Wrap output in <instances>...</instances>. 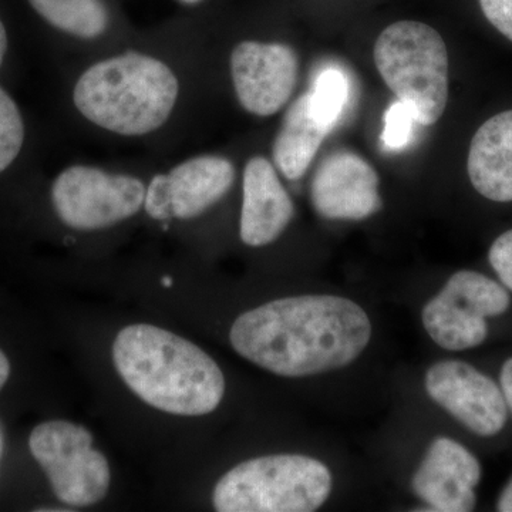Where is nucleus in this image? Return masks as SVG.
I'll list each match as a JSON object with an SVG mask.
<instances>
[{"label": "nucleus", "mask_w": 512, "mask_h": 512, "mask_svg": "<svg viewBox=\"0 0 512 512\" xmlns=\"http://www.w3.org/2000/svg\"><path fill=\"white\" fill-rule=\"evenodd\" d=\"M0 450H2V440H0Z\"/></svg>", "instance_id": "nucleus-29"}, {"label": "nucleus", "mask_w": 512, "mask_h": 512, "mask_svg": "<svg viewBox=\"0 0 512 512\" xmlns=\"http://www.w3.org/2000/svg\"><path fill=\"white\" fill-rule=\"evenodd\" d=\"M375 63L390 90L416 111L421 126H433L448 100L446 43L426 23L402 20L377 37Z\"/></svg>", "instance_id": "nucleus-5"}, {"label": "nucleus", "mask_w": 512, "mask_h": 512, "mask_svg": "<svg viewBox=\"0 0 512 512\" xmlns=\"http://www.w3.org/2000/svg\"><path fill=\"white\" fill-rule=\"evenodd\" d=\"M167 177L173 217L192 220L228 194L237 171L228 158L204 154L175 165Z\"/></svg>", "instance_id": "nucleus-14"}, {"label": "nucleus", "mask_w": 512, "mask_h": 512, "mask_svg": "<svg viewBox=\"0 0 512 512\" xmlns=\"http://www.w3.org/2000/svg\"><path fill=\"white\" fill-rule=\"evenodd\" d=\"M332 474L322 461L301 454L252 458L218 481V512H312L328 500Z\"/></svg>", "instance_id": "nucleus-4"}, {"label": "nucleus", "mask_w": 512, "mask_h": 512, "mask_svg": "<svg viewBox=\"0 0 512 512\" xmlns=\"http://www.w3.org/2000/svg\"><path fill=\"white\" fill-rule=\"evenodd\" d=\"M25 143V124L18 104L0 87V173L19 157Z\"/></svg>", "instance_id": "nucleus-19"}, {"label": "nucleus", "mask_w": 512, "mask_h": 512, "mask_svg": "<svg viewBox=\"0 0 512 512\" xmlns=\"http://www.w3.org/2000/svg\"><path fill=\"white\" fill-rule=\"evenodd\" d=\"M497 508L501 512H512V478L507 487L504 488L503 494L498 500Z\"/></svg>", "instance_id": "nucleus-25"}, {"label": "nucleus", "mask_w": 512, "mask_h": 512, "mask_svg": "<svg viewBox=\"0 0 512 512\" xmlns=\"http://www.w3.org/2000/svg\"><path fill=\"white\" fill-rule=\"evenodd\" d=\"M239 235L248 247L259 248L281 237L295 215L292 198L285 190L275 165L265 157L248 160L242 180Z\"/></svg>", "instance_id": "nucleus-13"}, {"label": "nucleus", "mask_w": 512, "mask_h": 512, "mask_svg": "<svg viewBox=\"0 0 512 512\" xmlns=\"http://www.w3.org/2000/svg\"><path fill=\"white\" fill-rule=\"evenodd\" d=\"M330 131L313 116L309 93L302 94L286 111L272 146L274 165L288 180L303 177Z\"/></svg>", "instance_id": "nucleus-16"}, {"label": "nucleus", "mask_w": 512, "mask_h": 512, "mask_svg": "<svg viewBox=\"0 0 512 512\" xmlns=\"http://www.w3.org/2000/svg\"><path fill=\"white\" fill-rule=\"evenodd\" d=\"M426 390L451 416L478 436L491 437L504 429L507 403L494 380L458 360L436 363L426 376Z\"/></svg>", "instance_id": "nucleus-10"}, {"label": "nucleus", "mask_w": 512, "mask_h": 512, "mask_svg": "<svg viewBox=\"0 0 512 512\" xmlns=\"http://www.w3.org/2000/svg\"><path fill=\"white\" fill-rule=\"evenodd\" d=\"M10 376V363L5 353L0 350V390L3 389Z\"/></svg>", "instance_id": "nucleus-26"}, {"label": "nucleus", "mask_w": 512, "mask_h": 512, "mask_svg": "<svg viewBox=\"0 0 512 512\" xmlns=\"http://www.w3.org/2000/svg\"><path fill=\"white\" fill-rule=\"evenodd\" d=\"M481 466L466 447L439 437L413 477L414 494L440 512H467L476 507Z\"/></svg>", "instance_id": "nucleus-12"}, {"label": "nucleus", "mask_w": 512, "mask_h": 512, "mask_svg": "<svg viewBox=\"0 0 512 512\" xmlns=\"http://www.w3.org/2000/svg\"><path fill=\"white\" fill-rule=\"evenodd\" d=\"M181 3H185V5H195V3H200L201 0H180Z\"/></svg>", "instance_id": "nucleus-28"}, {"label": "nucleus", "mask_w": 512, "mask_h": 512, "mask_svg": "<svg viewBox=\"0 0 512 512\" xmlns=\"http://www.w3.org/2000/svg\"><path fill=\"white\" fill-rule=\"evenodd\" d=\"M471 184L495 202L512 201V110L485 121L471 141L467 161Z\"/></svg>", "instance_id": "nucleus-15"}, {"label": "nucleus", "mask_w": 512, "mask_h": 512, "mask_svg": "<svg viewBox=\"0 0 512 512\" xmlns=\"http://www.w3.org/2000/svg\"><path fill=\"white\" fill-rule=\"evenodd\" d=\"M146 188L133 175L77 164L57 175L52 202L57 217L67 227L99 231L136 215L144 205Z\"/></svg>", "instance_id": "nucleus-7"}, {"label": "nucleus", "mask_w": 512, "mask_h": 512, "mask_svg": "<svg viewBox=\"0 0 512 512\" xmlns=\"http://www.w3.org/2000/svg\"><path fill=\"white\" fill-rule=\"evenodd\" d=\"M488 258L501 282L512 291V229L495 239Z\"/></svg>", "instance_id": "nucleus-22"}, {"label": "nucleus", "mask_w": 512, "mask_h": 512, "mask_svg": "<svg viewBox=\"0 0 512 512\" xmlns=\"http://www.w3.org/2000/svg\"><path fill=\"white\" fill-rule=\"evenodd\" d=\"M372 338L357 303L330 295L278 299L242 313L232 348L256 366L284 377L319 375L355 362Z\"/></svg>", "instance_id": "nucleus-1"}, {"label": "nucleus", "mask_w": 512, "mask_h": 512, "mask_svg": "<svg viewBox=\"0 0 512 512\" xmlns=\"http://www.w3.org/2000/svg\"><path fill=\"white\" fill-rule=\"evenodd\" d=\"M117 372L148 406L175 416H204L220 406L225 377L210 355L158 326L121 329L113 343Z\"/></svg>", "instance_id": "nucleus-2"}, {"label": "nucleus", "mask_w": 512, "mask_h": 512, "mask_svg": "<svg viewBox=\"0 0 512 512\" xmlns=\"http://www.w3.org/2000/svg\"><path fill=\"white\" fill-rule=\"evenodd\" d=\"M6 52H8V32H6L5 25L0 20V66L5 60Z\"/></svg>", "instance_id": "nucleus-27"}, {"label": "nucleus", "mask_w": 512, "mask_h": 512, "mask_svg": "<svg viewBox=\"0 0 512 512\" xmlns=\"http://www.w3.org/2000/svg\"><path fill=\"white\" fill-rule=\"evenodd\" d=\"M501 392H503L505 403L512 412V357L504 363L500 376Z\"/></svg>", "instance_id": "nucleus-24"}, {"label": "nucleus", "mask_w": 512, "mask_h": 512, "mask_svg": "<svg viewBox=\"0 0 512 512\" xmlns=\"http://www.w3.org/2000/svg\"><path fill=\"white\" fill-rule=\"evenodd\" d=\"M143 207L148 217L153 218V220H173V207H171L167 174L154 175L153 180L147 185Z\"/></svg>", "instance_id": "nucleus-21"}, {"label": "nucleus", "mask_w": 512, "mask_h": 512, "mask_svg": "<svg viewBox=\"0 0 512 512\" xmlns=\"http://www.w3.org/2000/svg\"><path fill=\"white\" fill-rule=\"evenodd\" d=\"M229 66L239 104L248 113L274 116L291 99L298 79L291 46L245 40L232 50Z\"/></svg>", "instance_id": "nucleus-9"}, {"label": "nucleus", "mask_w": 512, "mask_h": 512, "mask_svg": "<svg viewBox=\"0 0 512 512\" xmlns=\"http://www.w3.org/2000/svg\"><path fill=\"white\" fill-rule=\"evenodd\" d=\"M180 82L163 60L126 52L92 64L73 90L77 111L94 126L126 137L160 130L170 120Z\"/></svg>", "instance_id": "nucleus-3"}, {"label": "nucleus", "mask_w": 512, "mask_h": 512, "mask_svg": "<svg viewBox=\"0 0 512 512\" xmlns=\"http://www.w3.org/2000/svg\"><path fill=\"white\" fill-rule=\"evenodd\" d=\"M29 3L53 28L79 39H97L109 28V10L101 0H29Z\"/></svg>", "instance_id": "nucleus-17"}, {"label": "nucleus", "mask_w": 512, "mask_h": 512, "mask_svg": "<svg viewBox=\"0 0 512 512\" xmlns=\"http://www.w3.org/2000/svg\"><path fill=\"white\" fill-rule=\"evenodd\" d=\"M312 202L320 217L328 220H365L382 208L379 175L365 158L336 151L316 170Z\"/></svg>", "instance_id": "nucleus-11"}, {"label": "nucleus", "mask_w": 512, "mask_h": 512, "mask_svg": "<svg viewBox=\"0 0 512 512\" xmlns=\"http://www.w3.org/2000/svg\"><path fill=\"white\" fill-rule=\"evenodd\" d=\"M510 303L508 292L493 279L460 271L424 306L421 318L430 338L441 348L473 349L487 338V318L503 315Z\"/></svg>", "instance_id": "nucleus-8"}, {"label": "nucleus", "mask_w": 512, "mask_h": 512, "mask_svg": "<svg viewBox=\"0 0 512 512\" xmlns=\"http://www.w3.org/2000/svg\"><path fill=\"white\" fill-rule=\"evenodd\" d=\"M416 111L402 100L394 101L384 114L382 143L387 150L400 151L413 140Z\"/></svg>", "instance_id": "nucleus-20"}, {"label": "nucleus", "mask_w": 512, "mask_h": 512, "mask_svg": "<svg viewBox=\"0 0 512 512\" xmlns=\"http://www.w3.org/2000/svg\"><path fill=\"white\" fill-rule=\"evenodd\" d=\"M92 444V433L86 427L64 420L46 421L30 434V453L64 504L87 507L109 493V461Z\"/></svg>", "instance_id": "nucleus-6"}, {"label": "nucleus", "mask_w": 512, "mask_h": 512, "mask_svg": "<svg viewBox=\"0 0 512 512\" xmlns=\"http://www.w3.org/2000/svg\"><path fill=\"white\" fill-rule=\"evenodd\" d=\"M485 18L512 42V0H478Z\"/></svg>", "instance_id": "nucleus-23"}, {"label": "nucleus", "mask_w": 512, "mask_h": 512, "mask_svg": "<svg viewBox=\"0 0 512 512\" xmlns=\"http://www.w3.org/2000/svg\"><path fill=\"white\" fill-rule=\"evenodd\" d=\"M350 83L348 76L338 67H328L316 77L311 97L313 116L323 127L332 131L349 103Z\"/></svg>", "instance_id": "nucleus-18"}]
</instances>
